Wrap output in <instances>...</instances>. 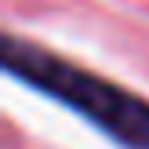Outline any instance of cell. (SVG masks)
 I'll list each match as a JSON object with an SVG mask.
<instances>
[{
  "instance_id": "6da1fadb",
  "label": "cell",
  "mask_w": 149,
  "mask_h": 149,
  "mask_svg": "<svg viewBox=\"0 0 149 149\" xmlns=\"http://www.w3.org/2000/svg\"><path fill=\"white\" fill-rule=\"evenodd\" d=\"M0 65L11 80L40 91L77 113L91 127H98L120 149H149V98L87 65L47 51L44 44L26 40L18 33H4L0 40Z\"/></svg>"
}]
</instances>
